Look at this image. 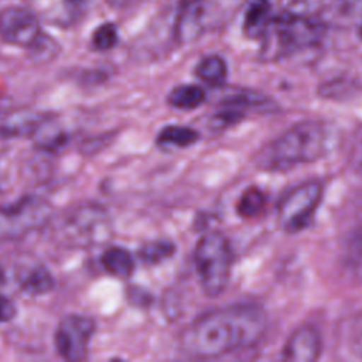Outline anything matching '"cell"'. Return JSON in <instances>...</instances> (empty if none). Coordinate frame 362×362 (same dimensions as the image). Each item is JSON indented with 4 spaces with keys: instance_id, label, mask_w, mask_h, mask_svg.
<instances>
[{
    "instance_id": "obj_1",
    "label": "cell",
    "mask_w": 362,
    "mask_h": 362,
    "mask_svg": "<svg viewBox=\"0 0 362 362\" xmlns=\"http://www.w3.org/2000/svg\"><path fill=\"white\" fill-rule=\"evenodd\" d=\"M266 329L267 317L260 305L233 304L198 317L184 329L180 344L191 356L218 358L256 345Z\"/></svg>"
},
{
    "instance_id": "obj_2",
    "label": "cell",
    "mask_w": 362,
    "mask_h": 362,
    "mask_svg": "<svg viewBox=\"0 0 362 362\" xmlns=\"http://www.w3.org/2000/svg\"><path fill=\"white\" fill-rule=\"evenodd\" d=\"M331 144L332 133L325 123L301 122L266 146L260 153L259 167L267 171H287L322 158Z\"/></svg>"
},
{
    "instance_id": "obj_3",
    "label": "cell",
    "mask_w": 362,
    "mask_h": 362,
    "mask_svg": "<svg viewBox=\"0 0 362 362\" xmlns=\"http://www.w3.org/2000/svg\"><path fill=\"white\" fill-rule=\"evenodd\" d=\"M112 236L107 212L98 204H82L66 212L55 225V238L69 247H90Z\"/></svg>"
},
{
    "instance_id": "obj_4",
    "label": "cell",
    "mask_w": 362,
    "mask_h": 362,
    "mask_svg": "<svg viewBox=\"0 0 362 362\" xmlns=\"http://www.w3.org/2000/svg\"><path fill=\"white\" fill-rule=\"evenodd\" d=\"M324 34V24L313 17L283 13L272 18L264 38V55L269 58L286 57L291 52L315 45Z\"/></svg>"
},
{
    "instance_id": "obj_5",
    "label": "cell",
    "mask_w": 362,
    "mask_h": 362,
    "mask_svg": "<svg viewBox=\"0 0 362 362\" xmlns=\"http://www.w3.org/2000/svg\"><path fill=\"white\" fill-rule=\"evenodd\" d=\"M194 263L201 287L206 296H219L228 286L232 250L226 236L218 230L202 235L194 252Z\"/></svg>"
},
{
    "instance_id": "obj_6",
    "label": "cell",
    "mask_w": 362,
    "mask_h": 362,
    "mask_svg": "<svg viewBox=\"0 0 362 362\" xmlns=\"http://www.w3.org/2000/svg\"><path fill=\"white\" fill-rule=\"evenodd\" d=\"M322 184L318 180L304 181L290 189L277 204V223L287 233L305 229L322 199Z\"/></svg>"
},
{
    "instance_id": "obj_7",
    "label": "cell",
    "mask_w": 362,
    "mask_h": 362,
    "mask_svg": "<svg viewBox=\"0 0 362 362\" xmlns=\"http://www.w3.org/2000/svg\"><path fill=\"white\" fill-rule=\"evenodd\" d=\"M51 214V205L37 195H24L11 204L0 205V240L17 239L44 226Z\"/></svg>"
},
{
    "instance_id": "obj_8",
    "label": "cell",
    "mask_w": 362,
    "mask_h": 362,
    "mask_svg": "<svg viewBox=\"0 0 362 362\" xmlns=\"http://www.w3.org/2000/svg\"><path fill=\"white\" fill-rule=\"evenodd\" d=\"M95 329V321L89 317L78 314L64 317L55 331L58 354L71 362L85 359Z\"/></svg>"
},
{
    "instance_id": "obj_9",
    "label": "cell",
    "mask_w": 362,
    "mask_h": 362,
    "mask_svg": "<svg viewBox=\"0 0 362 362\" xmlns=\"http://www.w3.org/2000/svg\"><path fill=\"white\" fill-rule=\"evenodd\" d=\"M41 34L37 17L23 7L0 11V38L4 42L28 48Z\"/></svg>"
},
{
    "instance_id": "obj_10",
    "label": "cell",
    "mask_w": 362,
    "mask_h": 362,
    "mask_svg": "<svg viewBox=\"0 0 362 362\" xmlns=\"http://www.w3.org/2000/svg\"><path fill=\"white\" fill-rule=\"evenodd\" d=\"M321 354L320 332L311 325L297 328L281 349V358L293 362H314Z\"/></svg>"
},
{
    "instance_id": "obj_11",
    "label": "cell",
    "mask_w": 362,
    "mask_h": 362,
    "mask_svg": "<svg viewBox=\"0 0 362 362\" xmlns=\"http://www.w3.org/2000/svg\"><path fill=\"white\" fill-rule=\"evenodd\" d=\"M267 100H263L260 95L252 92H240L223 99L219 105V109L215 115V119L222 124H230L239 122L247 110L255 106L267 105Z\"/></svg>"
},
{
    "instance_id": "obj_12",
    "label": "cell",
    "mask_w": 362,
    "mask_h": 362,
    "mask_svg": "<svg viewBox=\"0 0 362 362\" xmlns=\"http://www.w3.org/2000/svg\"><path fill=\"white\" fill-rule=\"evenodd\" d=\"M17 284L21 291L30 296H40L48 293L54 286V279L49 270L42 264H31L23 270L17 277Z\"/></svg>"
},
{
    "instance_id": "obj_13",
    "label": "cell",
    "mask_w": 362,
    "mask_h": 362,
    "mask_svg": "<svg viewBox=\"0 0 362 362\" xmlns=\"http://www.w3.org/2000/svg\"><path fill=\"white\" fill-rule=\"evenodd\" d=\"M270 1L269 0H252L243 21L245 34L249 38H262L266 33L272 18H270Z\"/></svg>"
},
{
    "instance_id": "obj_14",
    "label": "cell",
    "mask_w": 362,
    "mask_h": 362,
    "mask_svg": "<svg viewBox=\"0 0 362 362\" xmlns=\"http://www.w3.org/2000/svg\"><path fill=\"white\" fill-rule=\"evenodd\" d=\"M100 263L107 273L120 279L130 277L134 270V260L132 255L124 247L119 246L106 249L102 253Z\"/></svg>"
},
{
    "instance_id": "obj_15",
    "label": "cell",
    "mask_w": 362,
    "mask_h": 362,
    "mask_svg": "<svg viewBox=\"0 0 362 362\" xmlns=\"http://www.w3.org/2000/svg\"><path fill=\"white\" fill-rule=\"evenodd\" d=\"M205 90L198 85H180L175 86L167 96L168 105L180 110H192L205 102Z\"/></svg>"
},
{
    "instance_id": "obj_16",
    "label": "cell",
    "mask_w": 362,
    "mask_h": 362,
    "mask_svg": "<svg viewBox=\"0 0 362 362\" xmlns=\"http://www.w3.org/2000/svg\"><path fill=\"white\" fill-rule=\"evenodd\" d=\"M199 139V133L187 126H165L157 136V144L161 147L184 148Z\"/></svg>"
},
{
    "instance_id": "obj_17",
    "label": "cell",
    "mask_w": 362,
    "mask_h": 362,
    "mask_svg": "<svg viewBox=\"0 0 362 362\" xmlns=\"http://www.w3.org/2000/svg\"><path fill=\"white\" fill-rule=\"evenodd\" d=\"M195 74L201 81L209 85H221L228 74L226 62L218 55H208L199 61Z\"/></svg>"
},
{
    "instance_id": "obj_18",
    "label": "cell",
    "mask_w": 362,
    "mask_h": 362,
    "mask_svg": "<svg viewBox=\"0 0 362 362\" xmlns=\"http://www.w3.org/2000/svg\"><path fill=\"white\" fill-rule=\"evenodd\" d=\"M197 4L184 6L185 10L180 14L177 24H175V37L180 42L192 41L201 31V20L198 10L195 8Z\"/></svg>"
},
{
    "instance_id": "obj_19",
    "label": "cell",
    "mask_w": 362,
    "mask_h": 362,
    "mask_svg": "<svg viewBox=\"0 0 362 362\" xmlns=\"http://www.w3.org/2000/svg\"><path fill=\"white\" fill-rule=\"evenodd\" d=\"M266 208V197L262 189L256 187H249L245 189L238 199L236 211L242 218L252 219L259 216Z\"/></svg>"
},
{
    "instance_id": "obj_20",
    "label": "cell",
    "mask_w": 362,
    "mask_h": 362,
    "mask_svg": "<svg viewBox=\"0 0 362 362\" xmlns=\"http://www.w3.org/2000/svg\"><path fill=\"white\" fill-rule=\"evenodd\" d=\"M174 252H175V246L173 242L165 239H158V240H151L144 243L139 250V256L146 263L156 264L171 257Z\"/></svg>"
},
{
    "instance_id": "obj_21",
    "label": "cell",
    "mask_w": 362,
    "mask_h": 362,
    "mask_svg": "<svg viewBox=\"0 0 362 362\" xmlns=\"http://www.w3.org/2000/svg\"><path fill=\"white\" fill-rule=\"evenodd\" d=\"M329 11L337 23H354L362 18V0H334Z\"/></svg>"
},
{
    "instance_id": "obj_22",
    "label": "cell",
    "mask_w": 362,
    "mask_h": 362,
    "mask_svg": "<svg viewBox=\"0 0 362 362\" xmlns=\"http://www.w3.org/2000/svg\"><path fill=\"white\" fill-rule=\"evenodd\" d=\"M28 49L35 61L42 62L54 58V55L58 52V44L54 38L41 33L40 37L28 47Z\"/></svg>"
},
{
    "instance_id": "obj_23",
    "label": "cell",
    "mask_w": 362,
    "mask_h": 362,
    "mask_svg": "<svg viewBox=\"0 0 362 362\" xmlns=\"http://www.w3.org/2000/svg\"><path fill=\"white\" fill-rule=\"evenodd\" d=\"M93 47L99 51H107L113 48L117 42V28L112 23H105L99 25L92 35Z\"/></svg>"
},
{
    "instance_id": "obj_24",
    "label": "cell",
    "mask_w": 362,
    "mask_h": 362,
    "mask_svg": "<svg viewBox=\"0 0 362 362\" xmlns=\"http://www.w3.org/2000/svg\"><path fill=\"white\" fill-rule=\"evenodd\" d=\"M321 6V0H293L286 13L301 17H311L313 13Z\"/></svg>"
},
{
    "instance_id": "obj_25",
    "label": "cell",
    "mask_w": 362,
    "mask_h": 362,
    "mask_svg": "<svg viewBox=\"0 0 362 362\" xmlns=\"http://www.w3.org/2000/svg\"><path fill=\"white\" fill-rule=\"evenodd\" d=\"M14 315H16L14 303L8 297L0 294V322H7L13 320Z\"/></svg>"
},
{
    "instance_id": "obj_26",
    "label": "cell",
    "mask_w": 362,
    "mask_h": 362,
    "mask_svg": "<svg viewBox=\"0 0 362 362\" xmlns=\"http://www.w3.org/2000/svg\"><path fill=\"white\" fill-rule=\"evenodd\" d=\"M129 1H130V0H109V3L113 4V6H123V4L129 3Z\"/></svg>"
},
{
    "instance_id": "obj_27",
    "label": "cell",
    "mask_w": 362,
    "mask_h": 362,
    "mask_svg": "<svg viewBox=\"0 0 362 362\" xmlns=\"http://www.w3.org/2000/svg\"><path fill=\"white\" fill-rule=\"evenodd\" d=\"M184 6H191V4H197L199 0H181Z\"/></svg>"
},
{
    "instance_id": "obj_28",
    "label": "cell",
    "mask_w": 362,
    "mask_h": 362,
    "mask_svg": "<svg viewBox=\"0 0 362 362\" xmlns=\"http://www.w3.org/2000/svg\"><path fill=\"white\" fill-rule=\"evenodd\" d=\"M359 35H361V38H362V25H361V28H359Z\"/></svg>"
},
{
    "instance_id": "obj_29",
    "label": "cell",
    "mask_w": 362,
    "mask_h": 362,
    "mask_svg": "<svg viewBox=\"0 0 362 362\" xmlns=\"http://www.w3.org/2000/svg\"><path fill=\"white\" fill-rule=\"evenodd\" d=\"M74 1H78V0H74Z\"/></svg>"
}]
</instances>
